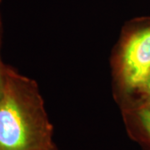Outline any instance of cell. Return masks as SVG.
I'll return each mask as SVG.
<instances>
[{
    "label": "cell",
    "mask_w": 150,
    "mask_h": 150,
    "mask_svg": "<svg viewBox=\"0 0 150 150\" xmlns=\"http://www.w3.org/2000/svg\"><path fill=\"white\" fill-rule=\"evenodd\" d=\"M54 127L35 81L6 65L0 98V150L56 149Z\"/></svg>",
    "instance_id": "obj_1"
},
{
    "label": "cell",
    "mask_w": 150,
    "mask_h": 150,
    "mask_svg": "<svg viewBox=\"0 0 150 150\" xmlns=\"http://www.w3.org/2000/svg\"><path fill=\"white\" fill-rule=\"evenodd\" d=\"M150 74V24L122 39L114 63V80L122 105L139 94Z\"/></svg>",
    "instance_id": "obj_2"
},
{
    "label": "cell",
    "mask_w": 150,
    "mask_h": 150,
    "mask_svg": "<svg viewBox=\"0 0 150 150\" xmlns=\"http://www.w3.org/2000/svg\"><path fill=\"white\" fill-rule=\"evenodd\" d=\"M127 132L145 150H150V105L135 104L122 108Z\"/></svg>",
    "instance_id": "obj_3"
},
{
    "label": "cell",
    "mask_w": 150,
    "mask_h": 150,
    "mask_svg": "<svg viewBox=\"0 0 150 150\" xmlns=\"http://www.w3.org/2000/svg\"><path fill=\"white\" fill-rule=\"evenodd\" d=\"M139 95L140 96V102L137 103L135 104H149L150 105V74L145 81L142 89L140 90ZM135 104H133V105H135Z\"/></svg>",
    "instance_id": "obj_4"
},
{
    "label": "cell",
    "mask_w": 150,
    "mask_h": 150,
    "mask_svg": "<svg viewBox=\"0 0 150 150\" xmlns=\"http://www.w3.org/2000/svg\"><path fill=\"white\" fill-rule=\"evenodd\" d=\"M5 70L6 65L4 64L0 58V98L4 93V86H5Z\"/></svg>",
    "instance_id": "obj_5"
},
{
    "label": "cell",
    "mask_w": 150,
    "mask_h": 150,
    "mask_svg": "<svg viewBox=\"0 0 150 150\" xmlns=\"http://www.w3.org/2000/svg\"><path fill=\"white\" fill-rule=\"evenodd\" d=\"M1 38H2V26H1V18H0V46H1Z\"/></svg>",
    "instance_id": "obj_6"
},
{
    "label": "cell",
    "mask_w": 150,
    "mask_h": 150,
    "mask_svg": "<svg viewBox=\"0 0 150 150\" xmlns=\"http://www.w3.org/2000/svg\"><path fill=\"white\" fill-rule=\"evenodd\" d=\"M52 150H58V149H57V148H56V149H52Z\"/></svg>",
    "instance_id": "obj_7"
}]
</instances>
